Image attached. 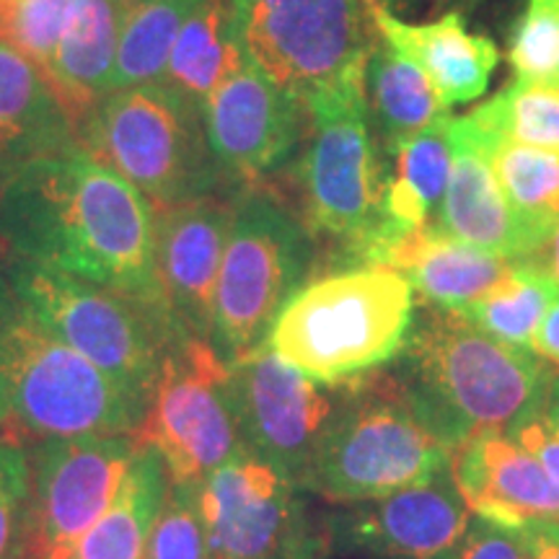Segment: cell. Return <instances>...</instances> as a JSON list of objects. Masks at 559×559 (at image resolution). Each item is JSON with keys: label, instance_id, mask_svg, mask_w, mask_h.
I'll use <instances>...</instances> for the list:
<instances>
[{"label": "cell", "instance_id": "cell-27", "mask_svg": "<svg viewBox=\"0 0 559 559\" xmlns=\"http://www.w3.org/2000/svg\"><path fill=\"white\" fill-rule=\"evenodd\" d=\"M366 91L391 145H400L449 117L428 75L383 39L370 47Z\"/></svg>", "mask_w": 559, "mask_h": 559}, {"label": "cell", "instance_id": "cell-17", "mask_svg": "<svg viewBox=\"0 0 559 559\" xmlns=\"http://www.w3.org/2000/svg\"><path fill=\"white\" fill-rule=\"evenodd\" d=\"M304 109L247 58L202 102L210 151L236 177L270 174L296 148Z\"/></svg>", "mask_w": 559, "mask_h": 559}, {"label": "cell", "instance_id": "cell-38", "mask_svg": "<svg viewBox=\"0 0 559 559\" xmlns=\"http://www.w3.org/2000/svg\"><path fill=\"white\" fill-rule=\"evenodd\" d=\"M528 559H559V521H534L515 531Z\"/></svg>", "mask_w": 559, "mask_h": 559}, {"label": "cell", "instance_id": "cell-30", "mask_svg": "<svg viewBox=\"0 0 559 559\" xmlns=\"http://www.w3.org/2000/svg\"><path fill=\"white\" fill-rule=\"evenodd\" d=\"M489 158L510 205L555 234L559 226V151L489 135Z\"/></svg>", "mask_w": 559, "mask_h": 559}, {"label": "cell", "instance_id": "cell-10", "mask_svg": "<svg viewBox=\"0 0 559 559\" xmlns=\"http://www.w3.org/2000/svg\"><path fill=\"white\" fill-rule=\"evenodd\" d=\"M236 11L247 58L304 107L368 66V0H249Z\"/></svg>", "mask_w": 559, "mask_h": 559}, {"label": "cell", "instance_id": "cell-22", "mask_svg": "<svg viewBox=\"0 0 559 559\" xmlns=\"http://www.w3.org/2000/svg\"><path fill=\"white\" fill-rule=\"evenodd\" d=\"M370 264L400 270L428 304L461 313L485 298L513 262L453 239L430 223L389 241Z\"/></svg>", "mask_w": 559, "mask_h": 559}, {"label": "cell", "instance_id": "cell-28", "mask_svg": "<svg viewBox=\"0 0 559 559\" xmlns=\"http://www.w3.org/2000/svg\"><path fill=\"white\" fill-rule=\"evenodd\" d=\"M198 3L200 0H135L124 5L111 91L164 81L174 41Z\"/></svg>", "mask_w": 559, "mask_h": 559}, {"label": "cell", "instance_id": "cell-25", "mask_svg": "<svg viewBox=\"0 0 559 559\" xmlns=\"http://www.w3.org/2000/svg\"><path fill=\"white\" fill-rule=\"evenodd\" d=\"M169 487L171 479L160 453L140 443L115 502L88 528L70 559H143Z\"/></svg>", "mask_w": 559, "mask_h": 559}, {"label": "cell", "instance_id": "cell-18", "mask_svg": "<svg viewBox=\"0 0 559 559\" xmlns=\"http://www.w3.org/2000/svg\"><path fill=\"white\" fill-rule=\"evenodd\" d=\"M472 526V513L451 472L379 500L358 502L334 521V542L389 559H451Z\"/></svg>", "mask_w": 559, "mask_h": 559}, {"label": "cell", "instance_id": "cell-23", "mask_svg": "<svg viewBox=\"0 0 559 559\" xmlns=\"http://www.w3.org/2000/svg\"><path fill=\"white\" fill-rule=\"evenodd\" d=\"M449 120L432 124L415 138L402 140L396 148V174L383 187L379 228L362 247L360 260L370 264L389 241L409 230L430 226L432 210H440L451 174Z\"/></svg>", "mask_w": 559, "mask_h": 559}, {"label": "cell", "instance_id": "cell-16", "mask_svg": "<svg viewBox=\"0 0 559 559\" xmlns=\"http://www.w3.org/2000/svg\"><path fill=\"white\" fill-rule=\"evenodd\" d=\"M451 174L438 228L502 260H526L547 247L551 230L510 205L489 158V135L469 115L449 120Z\"/></svg>", "mask_w": 559, "mask_h": 559}, {"label": "cell", "instance_id": "cell-8", "mask_svg": "<svg viewBox=\"0 0 559 559\" xmlns=\"http://www.w3.org/2000/svg\"><path fill=\"white\" fill-rule=\"evenodd\" d=\"M309 267V230L267 194H243L234 205L210 332V345L228 366L264 347Z\"/></svg>", "mask_w": 559, "mask_h": 559}, {"label": "cell", "instance_id": "cell-24", "mask_svg": "<svg viewBox=\"0 0 559 559\" xmlns=\"http://www.w3.org/2000/svg\"><path fill=\"white\" fill-rule=\"evenodd\" d=\"M124 5L115 0H73L58 52L47 68L62 99L79 120L111 91Z\"/></svg>", "mask_w": 559, "mask_h": 559}, {"label": "cell", "instance_id": "cell-36", "mask_svg": "<svg viewBox=\"0 0 559 559\" xmlns=\"http://www.w3.org/2000/svg\"><path fill=\"white\" fill-rule=\"evenodd\" d=\"M451 559H528L515 531L477 519Z\"/></svg>", "mask_w": 559, "mask_h": 559}, {"label": "cell", "instance_id": "cell-2", "mask_svg": "<svg viewBox=\"0 0 559 559\" xmlns=\"http://www.w3.org/2000/svg\"><path fill=\"white\" fill-rule=\"evenodd\" d=\"M148 404L32 317L0 275V425L19 438L138 436Z\"/></svg>", "mask_w": 559, "mask_h": 559}, {"label": "cell", "instance_id": "cell-32", "mask_svg": "<svg viewBox=\"0 0 559 559\" xmlns=\"http://www.w3.org/2000/svg\"><path fill=\"white\" fill-rule=\"evenodd\" d=\"M73 0H0V41L50 68L66 34Z\"/></svg>", "mask_w": 559, "mask_h": 559}, {"label": "cell", "instance_id": "cell-35", "mask_svg": "<svg viewBox=\"0 0 559 559\" xmlns=\"http://www.w3.org/2000/svg\"><path fill=\"white\" fill-rule=\"evenodd\" d=\"M29 453L21 440L0 438V559H16L29 502Z\"/></svg>", "mask_w": 559, "mask_h": 559}, {"label": "cell", "instance_id": "cell-33", "mask_svg": "<svg viewBox=\"0 0 559 559\" xmlns=\"http://www.w3.org/2000/svg\"><path fill=\"white\" fill-rule=\"evenodd\" d=\"M515 81L559 83V0H526L508 41Z\"/></svg>", "mask_w": 559, "mask_h": 559}, {"label": "cell", "instance_id": "cell-19", "mask_svg": "<svg viewBox=\"0 0 559 559\" xmlns=\"http://www.w3.org/2000/svg\"><path fill=\"white\" fill-rule=\"evenodd\" d=\"M451 479L469 513L519 531L534 521H559V487L513 436L487 430L451 456Z\"/></svg>", "mask_w": 559, "mask_h": 559}, {"label": "cell", "instance_id": "cell-14", "mask_svg": "<svg viewBox=\"0 0 559 559\" xmlns=\"http://www.w3.org/2000/svg\"><path fill=\"white\" fill-rule=\"evenodd\" d=\"M296 485L267 461L236 453L198 485L210 559H306V531Z\"/></svg>", "mask_w": 559, "mask_h": 559}, {"label": "cell", "instance_id": "cell-31", "mask_svg": "<svg viewBox=\"0 0 559 559\" xmlns=\"http://www.w3.org/2000/svg\"><path fill=\"white\" fill-rule=\"evenodd\" d=\"M469 117L495 138L559 151V83L513 81Z\"/></svg>", "mask_w": 559, "mask_h": 559}, {"label": "cell", "instance_id": "cell-1", "mask_svg": "<svg viewBox=\"0 0 559 559\" xmlns=\"http://www.w3.org/2000/svg\"><path fill=\"white\" fill-rule=\"evenodd\" d=\"M153 236L151 200L81 145L29 160L0 181V241L11 260L68 272L164 309Z\"/></svg>", "mask_w": 559, "mask_h": 559}, {"label": "cell", "instance_id": "cell-7", "mask_svg": "<svg viewBox=\"0 0 559 559\" xmlns=\"http://www.w3.org/2000/svg\"><path fill=\"white\" fill-rule=\"evenodd\" d=\"M3 277L55 337L151 404L166 355L174 342L187 337L160 306L19 260L9 262Z\"/></svg>", "mask_w": 559, "mask_h": 559}, {"label": "cell", "instance_id": "cell-5", "mask_svg": "<svg viewBox=\"0 0 559 559\" xmlns=\"http://www.w3.org/2000/svg\"><path fill=\"white\" fill-rule=\"evenodd\" d=\"M453 449L396 381L342 383L304 489L337 502L379 500L451 466Z\"/></svg>", "mask_w": 559, "mask_h": 559}, {"label": "cell", "instance_id": "cell-12", "mask_svg": "<svg viewBox=\"0 0 559 559\" xmlns=\"http://www.w3.org/2000/svg\"><path fill=\"white\" fill-rule=\"evenodd\" d=\"M138 436L41 440L29 456V502L16 559H70L117 498Z\"/></svg>", "mask_w": 559, "mask_h": 559}, {"label": "cell", "instance_id": "cell-6", "mask_svg": "<svg viewBox=\"0 0 559 559\" xmlns=\"http://www.w3.org/2000/svg\"><path fill=\"white\" fill-rule=\"evenodd\" d=\"M79 143L128 179L153 207L213 198L221 166L202 104L166 83L117 88L83 117Z\"/></svg>", "mask_w": 559, "mask_h": 559}, {"label": "cell", "instance_id": "cell-4", "mask_svg": "<svg viewBox=\"0 0 559 559\" xmlns=\"http://www.w3.org/2000/svg\"><path fill=\"white\" fill-rule=\"evenodd\" d=\"M409 353L419 379L409 396L453 451L536 415L551 379L534 349L489 337L456 311L432 313Z\"/></svg>", "mask_w": 559, "mask_h": 559}, {"label": "cell", "instance_id": "cell-40", "mask_svg": "<svg viewBox=\"0 0 559 559\" xmlns=\"http://www.w3.org/2000/svg\"><path fill=\"white\" fill-rule=\"evenodd\" d=\"M542 419L547 430L559 440V376H551L547 394H544L542 404Z\"/></svg>", "mask_w": 559, "mask_h": 559}, {"label": "cell", "instance_id": "cell-9", "mask_svg": "<svg viewBox=\"0 0 559 559\" xmlns=\"http://www.w3.org/2000/svg\"><path fill=\"white\" fill-rule=\"evenodd\" d=\"M311 143L300 164L306 213L319 234L360 254L379 228L383 187L368 130L366 70L347 75L306 104Z\"/></svg>", "mask_w": 559, "mask_h": 559}, {"label": "cell", "instance_id": "cell-29", "mask_svg": "<svg viewBox=\"0 0 559 559\" xmlns=\"http://www.w3.org/2000/svg\"><path fill=\"white\" fill-rule=\"evenodd\" d=\"M557 296L559 288L539 264L519 260L510 264L508 275L485 298L466 306L461 317L489 337L531 349Z\"/></svg>", "mask_w": 559, "mask_h": 559}, {"label": "cell", "instance_id": "cell-41", "mask_svg": "<svg viewBox=\"0 0 559 559\" xmlns=\"http://www.w3.org/2000/svg\"><path fill=\"white\" fill-rule=\"evenodd\" d=\"M542 251H547V260H544L539 267L547 272V275L551 277V283L559 288V226L555 228V234H551V239L547 241V247H544Z\"/></svg>", "mask_w": 559, "mask_h": 559}, {"label": "cell", "instance_id": "cell-3", "mask_svg": "<svg viewBox=\"0 0 559 559\" xmlns=\"http://www.w3.org/2000/svg\"><path fill=\"white\" fill-rule=\"evenodd\" d=\"M412 313L409 280L386 264H362L293 293L264 345L298 373L342 386L407 345Z\"/></svg>", "mask_w": 559, "mask_h": 559}, {"label": "cell", "instance_id": "cell-39", "mask_svg": "<svg viewBox=\"0 0 559 559\" xmlns=\"http://www.w3.org/2000/svg\"><path fill=\"white\" fill-rule=\"evenodd\" d=\"M531 349H534L542 360H549L559 366V296L555 298V304L549 306L539 332H536L534 342H531Z\"/></svg>", "mask_w": 559, "mask_h": 559}, {"label": "cell", "instance_id": "cell-43", "mask_svg": "<svg viewBox=\"0 0 559 559\" xmlns=\"http://www.w3.org/2000/svg\"><path fill=\"white\" fill-rule=\"evenodd\" d=\"M115 3H120V5H130V3H135V0H115Z\"/></svg>", "mask_w": 559, "mask_h": 559}, {"label": "cell", "instance_id": "cell-15", "mask_svg": "<svg viewBox=\"0 0 559 559\" xmlns=\"http://www.w3.org/2000/svg\"><path fill=\"white\" fill-rule=\"evenodd\" d=\"M230 221L234 205L215 198L156 210L153 262L158 293L166 313L187 337L210 342Z\"/></svg>", "mask_w": 559, "mask_h": 559}, {"label": "cell", "instance_id": "cell-21", "mask_svg": "<svg viewBox=\"0 0 559 559\" xmlns=\"http://www.w3.org/2000/svg\"><path fill=\"white\" fill-rule=\"evenodd\" d=\"M79 145V120L45 68L0 41V181Z\"/></svg>", "mask_w": 559, "mask_h": 559}, {"label": "cell", "instance_id": "cell-34", "mask_svg": "<svg viewBox=\"0 0 559 559\" xmlns=\"http://www.w3.org/2000/svg\"><path fill=\"white\" fill-rule=\"evenodd\" d=\"M143 559H210L205 523L198 508V487H169Z\"/></svg>", "mask_w": 559, "mask_h": 559}, {"label": "cell", "instance_id": "cell-26", "mask_svg": "<svg viewBox=\"0 0 559 559\" xmlns=\"http://www.w3.org/2000/svg\"><path fill=\"white\" fill-rule=\"evenodd\" d=\"M247 60L234 0H200L181 26L166 68V86L205 102Z\"/></svg>", "mask_w": 559, "mask_h": 559}, {"label": "cell", "instance_id": "cell-37", "mask_svg": "<svg viewBox=\"0 0 559 559\" xmlns=\"http://www.w3.org/2000/svg\"><path fill=\"white\" fill-rule=\"evenodd\" d=\"M519 443L526 449L531 456H536V461L544 466V472L549 474V479L559 487V440L551 436L542 419V409L536 415H528L526 419H521L513 430H510Z\"/></svg>", "mask_w": 559, "mask_h": 559}, {"label": "cell", "instance_id": "cell-42", "mask_svg": "<svg viewBox=\"0 0 559 559\" xmlns=\"http://www.w3.org/2000/svg\"><path fill=\"white\" fill-rule=\"evenodd\" d=\"M386 3L391 5V9H409V5L415 3V0H386Z\"/></svg>", "mask_w": 559, "mask_h": 559}, {"label": "cell", "instance_id": "cell-13", "mask_svg": "<svg viewBox=\"0 0 559 559\" xmlns=\"http://www.w3.org/2000/svg\"><path fill=\"white\" fill-rule=\"evenodd\" d=\"M230 400L243 449L304 489L321 438L337 412L342 386L298 373L264 345L230 362Z\"/></svg>", "mask_w": 559, "mask_h": 559}, {"label": "cell", "instance_id": "cell-20", "mask_svg": "<svg viewBox=\"0 0 559 559\" xmlns=\"http://www.w3.org/2000/svg\"><path fill=\"white\" fill-rule=\"evenodd\" d=\"M368 13L381 39L428 75L445 109L485 94L500 52L485 34L469 32L461 13L451 11L430 24H407L376 0H368Z\"/></svg>", "mask_w": 559, "mask_h": 559}, {"label": "cell", "instance_id": "cell-11", "mask_svg": "<svg viewBox=\"0 0 559 559\" xmlns=\"http://www.w3.org/2000/svg\"><path fill=\"white\" fill-rule=\"evenodd\" d=\"M160 453L171 485L198 487L247 451L230 400V366L200 337H179L138 430Z\"/></svg>", "mask_w": 559, "mask_h": 559}]
</instances>
